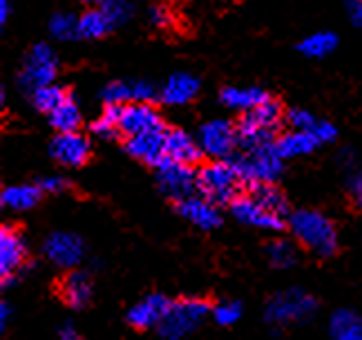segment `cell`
<instances>
[{
	"instance_id": "b9f144b4",
	"label": "cell",
	"mask_w": 362,
	"mask_h": 340,
	"mask_svg": "<svg viewBox=\"0 0 362 340\" xmlns=\"http://www.w3.org/2000/svg\"><path fill=\"white\" fill-rule=\"evenodd\" d=\"M11 13V0H0V23H7Z\"/></svg>"
},
{
	"instance_id": "7bdbcfd3",
	"label": "cell",
	"mask_w": 362,
	"mask_h": 340,
	"mask_svg": "<svg viewBox=\"0 0 362 340\" xmlns=\"http://www.w3.org/2000/svg\"><path fill=\"white\" fill-rule=\"evenodd\" d=\"M59 340H83V338L72 327H63L61 334H59Z\"/></svg>"
},
{
	"instance_id": "8fae6325",
	"label": "cell",
	"mask_w": 362,
	"mask_h": 340,
	"mask_svg": "<svg viewBox=\"0 0 362 340\" xmlns=\"http://www.w3.org/2000/svg\"><path fill=\"white\" fill-rule=\"evenodd\" d=\"M43 251L52 264L61 268H74L76 264H81L83 255H86V244L74 233L57 231L45 239Z\"/></svg>"
},
{
	"instance_id": "277c9868",
	"label": "cell",
	"mask_w": 362,
	"mask_h": 340,
	"mask_svg": "<svg viewBox=\"0 0 362 340\" xmlns=\"http://www.w3.org/2000/svg\"><path fill=\"white\" fill-rule=\"evenodd\" d=\"M317 302L313 295H309L302 289H286L275 293L267 305V322L273 327H286L309 320L315 314Z\"/></svg>"
},
{
	"instance_id": "44dd1931",
	"label": "cell",
	"mask_w": 362,
	"mask_h": 340,
	"mask_svg": "<svg viewBox=\"0 0 362 340\" xmlns=\"http://www.w3.org/2000/svg\"><path fill=\"white\" fill-rule=\"evenodd\" d=\"M61 295H63V300L69 307H74V309L88 307L90 300H92V282H90V276L86 271H69L61 280Z\"/></svg>"
},
{
	"instance_id": "5bb4252c",
	"label": "cell",
	"mask_w": 362,
	"mask_h": 340,
	"mask_svg": "<svg viewBox=\"0 0 362 340\" xmlns=\"http://www.w3.org/2000/svg\"><path fill=\"white\" fill-rule=\"evenodd\" d=\"M157 96V88L150 81H115L101 92L105 106H128V103H150Z\"/></svg>"
},
{
	"instance_id": "ba28073f",
	"label": "cell",
	"mask_w": 362,
	"mask_h": 340,
	"mask_svg": "<svg viewBox=\"0 0 362 340\" xmlns=\"http://www.w3.org/2000/svg\"><path fill=\"white\" fill-rule=\"evenodd\" d=\"M197 141L204 154H211L215 159H224L238 146V125L226 119H213L199 125Z\"/></svg>"
},
{
	"instance_id": "5b68a950",
	"label": "cell",
	"mask_w": 362,
	"mask_h": 340,
	"mask_svg": "<svg viewBox=\"0 0 362 340\" xmlns=\"http://www.w3.org/2000/svg\"><path fill=\"white\" fill-rule=\"evenodd\" d=\"M233 166L238 168L242 181L250 183V186H257V183H273L284 170L282 157L277 154L275 144L240 154V157L233 159Z\"/></svg>"
},
{
	"instance_id": "4dcf8cb0",
	"label": "cell",
	"mask_w": 362,
	"mask_h": 340,
	"mask_svg": "<svg viewBox=\"0 0 362 340\" xmlns=\"http://www.w3.org/2000/svg\"><path fill=\"white\" fill-rule=\"evenodd\" d=\"M267 258L277 268H288L298 262V249L288 239H273L267 246Z\"/></svg>"
},
{
	"instance_id": "4fadbf2b",
	"label": "cell",
	"mask_w": 362,
	"mask_h": 340,
	"mask_svg": "<svg viewBox=\"0 0 362 340\" xmlns=\"http://www.w3.org/2000/svg\"><path fill=\"white\" fill-rule=\"evenodd\" d=\"M230 210H233L235 220L246 226H253V229H264V231H282L284 229V220L273 215L271 210L264 208L255 197H250V195L238 197V200L230 204Z\"/></svg>"
},
{
	"instance_id": "ee69618b",
	"label": "cell",
	"mask_w": 362,
	"mask_h": 340,
	"mask_svg": "<svg viewBox=\"0 0 362 340\" xmlns=\"http://www.w3.org/2000/svg\"><path fill=\"white\" fill-rule=\"evenodd\" d=\"M83 3H101V0H83Z\"/></svg>"
},
{
	"instance_id": "9a60e30c",
	"label": "cell",
	"mask_w": 362,
	"mask_h": 340,
	"mask_svg": "<svg viewBox=\"0 0 362 340\" xmlns=\"http://www.w3.org/2000/svg\"><path fill=\"white\" fill-rule=\"evenodd\" d=\"M170 305H173V300H168L163 293H150L128 309V322L136 329L159 327L165 314H168Z\"/></svg>"
},
{
	"instance_id": "d6986e66",
	"label": "cell",
	"mask_w": 362,
	"mask_h": 340,
	"mask_svg": "<svg viewBox=\"0 0 362 340\" xmlns=\"http://www.w3.org/2000/svg\"><path fill=\"white\" fill-rule=\"evenodd\" d=\"M165 154L173 162L194 166L202 159L204 152L197 139H192L188 132L179 130V128H170V130H165Z\"/></svg>"
},
{
	"instance_id": "3957f363",
	"label": "cell",
	"mask_w": 362,
	"mask_h": 340,
	"mask_svg": "<svg viewBox=\"0 0 362 340\" xmlns=\"http://www.w3.org/2000/svg\"><path fill=\"white\" fill-rule=\"evenodd\" d=\"M242 177L233 162H211L197 173V191L213 204H233L240 197Z\"/></svg>"
},
{
	"instance_id": "f546056e",
	"label": "cell",
	"mask_w": 362,
	"mask_h": 340,
	"mask_svg": "<svg viewBox=\"0 0 362 340\" xmlns=\"http://www.w3.org/2000/svg\"><path fill=\"white\" fill-rule=\"evenodd\" d=\"M121 112H123V106H105L103 115L94 121L92 132L101 139H115L121 132V128H119Z\"/></svg>"
},
{
	"instance_id": "2e32d148",
	"label": "cell",
	"mask_w": 362,
	"mask_h": 340,
	"mask_svg": "<svg viewBox=\"0 0 362 340\" xmlns=\"http://www.w3.org/2000/svg\"><path fill=\"white\" fill-rule=\"evenodd\" d=\"M49 152L59 164L78 168L90 157V141L78 132H59L52 141Z\"/></svg>"
},
{
	"instance_id": "484cf974",
	"label": "cell",
	"mask_w": 362,
	"mask_h": 340,
	"mask_svg": "<svg viewBox=\"0 0 362 340\" xmlns=\"http://www.w3.org/2000/svg\"><path fill=\"white\" fill-rule=\"evenodd\" d=\"M49 121L59 132H76L81 125V108L76 103V98L69 94L65 101L49 115Z\"/></svg>"
},
{
	"instance_id": "7402d4cb",
	"label": "cell",
	"mask_w": 362,
	"mask_h": 340,
	"mask_svg": "<svg viewBox=\"0 0 362 340\" xmlns=\"http://www.w3.org/2000/svg\"><path fill=\"white\" fill-rule=\"evenodd\" d=\"M219 98H221V103L230 110L250 112V110L259 108L262 103H267L271 96L262 88H255V85H248V88H235V85H230V88L221 90Z\"/></svg>"
},
{
	"instance_id": "d6a6232c",
	"label": "cell",
	"mask_w": 362,
	"mask_h": 340,
	"mask_svg": "<svg viewBox=\"0 0 362 340\" xmlns=\"http://www.w3.org/2000/svg\"><path fill=\"white\" fill-rule=\"evenodd\" d=\"M49 34L57 40L78 38V16L69 11H59L49 18Z\"/></svg>"
},
{
	"instance_id": "f1b7e54d",
	"label": "cell",
	"mask_w": 362,
	"mask_h": 340,
	"mask_svg": "<svg viewBox=\"0 0 362 340\" xmlns=\"http://www.w3.org/2000/svg\"><path fill=\"white\" fill-rule=\"evenodd\" d=\"M338 47V36L333 32H315L300 42V52L309 59H322Z\"/></svg>"
},
{
	"instance_id": "836d02e7",
	"label": "cell",
	"mask_w": 362,
	"mask_h": 340,
	"mask_svg": "<svg viewBox=\"0 0 362 340\" xmlns=\"http://www.w3.org/2000/svg\"><path fill=\"white\" fill-rule=\"evenodd\" d=\"M99 9L107 16V21L112 23V27L128 23L132 16V0H101Z\"/></svg>"
},
{
	"instance_id": "8d00e7d4",
	"label": "cell",
	"mask_w": 362,
	"mask_h": 340,
	"mask_svg": "<svg viewBox=\"0 0 362 340\" xmlns=\"http://www.w3.org/2000/svg\"><path fill=\"white\" fill-rule=\"evenodd\" d=\"M148 16H150V23H152V25H157V27H168V25H170V21H173L170 11L165 9V7H161V5L150 7Z\"/></svg>"
},
{
	"instance_id": "ac0fdd59",
	"label": "cell",
	"mask_w": 362,
	"mask_h": 340,
	"mask_svg": "<svg viewBox=\"0 0 362 340\" xmlns=\"http://www.w3.org/2000/svg\"><path fill=\"white\" fill-rule=\"evenodd\" d=\"M177 210L181 217L204 231H213L221 224L217 204L208 202L206 197H186V200L177 202Z\"/></svg>"
},
{
	"instance_id": "74e56055",
	"label": "cell",
	"mask_w": 362,
	"mask_h": 340,
	"mask_svg": "<svg viewBox=\"0 0 362 340\" xmlns=\"http://www.w3.org/2000/svg\"><path fill=\"white\" fill-rule=\"evenodd\" d=\"M349 195L358 210H362V170L349 179Z\"/></svg>"
},
{
	"instance_id": "7c38bea8",
	"label": "cell",
	"mask_w": 362,
	"mask_h": 340,
	"mask_svg": "<svg viewBox=\"0 0 362 340\" xmlns=\"http://www.w3.org/2000/svg\"><path fill=\"white\" fill-rule=\"evenodd\" d=\"M121 135L125 137H139L148 132H163V121L157 108L150 103H128L121 112Z\"/></svg>"
},
{
	"instance_id": "d4e9b609",
	"label": "cell",
	"mask_w": 362,
	"mask_h": 340,
	"mask_svg": "<svg viewBox=\"0 0 362 340\" xmlns=\"http://www.w3.org/2000/svg\"><path fill=\"white\" fill-rule=\"evenodd\" d=\"M40 200V186L32 183H16V186H7L0 195V202L9 210H30Z\"/></svg>"
},
{
	"instance_id": "ffe728a7",
	"label": "cell",
	"mask_w": 362,
	"mask_h": 340,
	"mask_svg": "<svg viewBox=\"0 0 362 340\" xmlns=\"http://www.w3.org/2000/svg\"><path fill=\"white\" fill-rule=\"evenodd\" d=\"M199 92V79L188 72H177L163 83L159 90V98L165 106H184L192 101Z\"/></svg>"
},
{
	"instance_id": "9c48e42d",
	"label": "cell",
	"mask_w": 362,
	"mask_h": 340,
	"mask_svg": "<svg viewBox=\"0 0 362 340\" xmlns=\"http://www.w3.org/2000/svg\"><path fill=\"white\" fill-rule=\"evenodd\" d=\"M157 181L163 195L175 202L192 197V191L197 188V175L192 173V166L173 159H165L161 166H157Z\"/></svg>"
},
{
	"instance_id": "f35d334b",
	"label": "cell",
	"mask_w": 362,
	"mask_h": 340,
	"mask_svg": "<svg viewBox=\"0 0 362 340\" xmlns=\"http://www.w3.org/2000/svg\"><path fill=\"white\" fill-rule=\"evenodd\" d=\"M65 186H67V179H63L59 175L40 179V191H45V193H61V191H65Z\"/></svg>"
},
{
	"instance_id": "1f68e13d",
	"label": "cell",
	"mask_w": 362,
	"mask_h": 340,
	"mask_svg": "<svg viewBox=\"0 0 362 340\" xmlns=\"http://www.w3.org/2000/svg\"><path fill=\"white\" fill-rule=\"evenodd\" d=\"M69 94L63 90V88H59V85H45V88H38L34 94H32V101H34V106H36V110H40V112H45V115L49 117L54 110H57L65 98H67Z\"/></svg>"
},
{
	"instance_id": "52a82bcc",
	"label": "cell",
	"mask_w": 362,
	"mask_h": 340,
	"mask_svg": "<svg viewBox=\"0 0 362 340\" xmlns=\"http://www.w3.org/2000/svg\"><path fill=\"white\" fill-rule=\"evenodd\" d=\"M59 72V59L54 50L47 42H38L25 56L23 63V72H21V88L27 92H36L38 88H45V85L54 83V76Z\"/></svg>"
},
{
	"instance_id": "8992f818",
	"label": "cell",
	"mask_w": 362,
	"mask_h": 340,
	"mask_svg": "<svg viewBox=\"0 0 362 340\" xmlns=\"http://www.w3.org/2000/svg\"><path fill=\"white\" fill-rule=\"evenodd\" d=\"M208 316V305L199 298H181L175 300L165 314L163 322L159 324V334L165 340H184L194 329H199V324Z\"/></svg>"
},
{
	"instance_id": "6da1fadb",
	"label": "cell",
	"mask_w": 362,
	"mask_h": 340,
	"mask_svg": "<svg viewBox=\"0 0 362 340\" xmlns=\"http://www.w3.org/2000/svg\"><path fill=\"white\" fill-rule=\"evenodd\" d=\"M288 226H291V233L296 235V239H300V244H304L315 255L329 258V255L336 253L338 231H336V224H333L325 212L302 208L291 215Z\"/></svg>"
},
{
	"instance_id": "ab89813d",
	"label": "cell",
	"mask_w": 362,
	"mask_h": 340,
	"mask_svg": "<svg viewBox=\"0 0 362 340\" xmlns=\"http://www.w3.org/2000/svg\"><path fill=\"white\" fill-rule=\"evenodd\" d=\"M346 13H349V21L362 30V0H349L346 3Z\"/></svg>"
},
{
	"instance_id": "60d3db41",
	"label": "cell",
	"mask_w": 362,
	"mask_h": 340,
	"mask_svg": "<svg viewBox=\"0 0 362 340\" xmlns=\"http://www.w3.org/2000/svg\"><path fill=\"white\" fill-rule=\"evenodd\" d=\"M9 318H11V305L5 300V302H0V329L7 327Z\"/></svg>"
},
{
	"instance_id": "e0dca14e",
	"label": "cell",
	"mask_w": 362,
	"mask_h": 340,
	"mask_svg": "<svg viewBox=\"0 0 362 340\" xmlns=\"http://www.w3.org/2000/svg\"><path fill=\"white\" fill-rule=\"evenodd\" d=\"M125 150H128L134 159L157 168L168 159V154H165V130L130 137L128 141H125Z\"/></svg>"
},
{
	"instance_id": "4316f807",
	"label": "cell",
	"mask_w": 362,
	"mask_h": 340,
	"mask_svg": "<svg viewBox=\"0 0 362 340\" xmlns=\"http://www.w3.org/2000/svg\"><path fill=\"white\" fill-rule=\"evenodd\" d=\"M250 197H255L264 208L271 210L273 215L282 217V220L288 212V204L284 200V195L277 191L273 183H257V186H250Z\"/></svg>"
},
{
	"instance_id": "30bf717a",
	"label": "cell",
	"mask_w": 362,
	"mask_h": 340,
	"mask_svg": "<svg viewBox=\"0 0 362 340\" xmlns=\"http://www.w3.org/2000/svg\"><path fill=\"white\" fill-rule=\"evenodd\" d=\"M27 260V242L18 229L3 226L0 229V276L3 285L9 287L11 278L16 276Z\"/></svg>"
},
{
	"instance_id": "cb8c5ba5",
	"label": "cell",
	"mask_w": 362,
	"mask_h": 340,
	"mask_svg": "<svg viewBox=\"0 0 362 340\" xmlns=\"http://www.w3.org/2000/svg\"><path fill=\"white\" fill-rule=\"evenodd\" d=\"M331 340H362V316L351 309H338L329 320Z\"/></svg>"
},
{
	"instance_id": "603a6c76",
	"label": "cell",
	"mask_w": 362,
	"mask_h": 340,
	"mask_svg": "<svg viewBox=\"0 0 362 340\" xmlns=\"http://www.w3.org/2000/svg\"><path fill=\"white\" fill-rule=\"evenodd\" d=\"M317 139L311 130H291L275 141V150L282 159H293L309 154L317 148Z\"/></svg>"
},
{
	"instance_id": "e575fe53",
	"label": "cell",
	"mask_w": 362,
	"mask_h": 340,
	"mask_svg": "<svg viewBox=\"0 0 362 340\" xmlns=\"http://www.w3.org/2000/svg\"><path fill=\"white\" fill-rule=\"evenodd\" d=\"M213 318H215L217 324H221V327L235 324V322L242 318V305L238 300H224V302H219L213 309Z\"/></svg>"
},
{
	"instance_id": "7a4b0ae2",
	"label": "cell",
	"mask_w": 362,
	"mask_h": 340,
	"mask_svg": "<svg viewBox=\"0 0 362 340\" xmlns=\"http://www.w3.org/2000/svg\"><path fill=\"white\" fill-rule=\"evenodd\" d=\"M282 123V106L269 98L259 108L244 112L238 123V146H242L244 152L257 150L262 146L275 144L273 137L280 130Z\"/></svg>"
},
{
	"instance_id": "d590c367",
	"label": "cell",
	"mask_w": 362,
	"mask_h": 340,
	"mask_svg": "<svg viewBox=\"0 0 362 340\" xmlns=\"http://www.w3.org/2000/svg\"><path fill=\"white\" fill-rule=\"evenodd\" d=\"M286 119H288V125H293V130H313V125L320 121L309 110H302V108H293L286 115Z\"/></svg>"
},
{
	"instance_id": "83f0119b",
	"label": "cell",
	"mask_w": 362,
	"mask_h": 340,
	"mask_svg": "<svg viewBox=\"0 0 362 340\" xmlns=\"http://www.w3.org/2000/svg\"><path fill=\"white\" fill-rule=\"evenodd\" d=\"M110 30H112V23L101 9H90L78 16V38H103Z\"/></svg>"
}]
</instances>
